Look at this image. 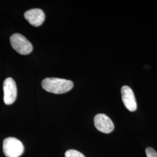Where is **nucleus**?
I'll return each instance as SVG.
<instances>
[{
    "mask_svg": "<svg viewBox=\"0 0 157 157\" xmlns=\"http://www.w3.org/2000/svg\"><path fill=\"white\" fill-rule=\"evenodd\" d=\"M96 129L104 133H110L114 129V124L112 120L104 113L96 115L94 119Z\"/></svg>",
    "mask_w": 157,
    "mask_h": 157,
    "instance_id": "nucleus-5",
    "label": "nucleus"
},
{
    "mask_svg": "<svg viewBox=\"0 0 157 157\" xmlns=\"http://www.w3.org/2000/svg\"><path fill=\"white\" fill-rule=\"evenodd\" d=\"M65 157H86L82 152L75 150H69L65 154Z\"/></svg>",
    "mask_w": 157,
    "mask_h": 157,
    "instance_id": "nucleus-8",
    "label": "nucleus"
},
{
    "mask_svg": "<svg viewBox=\"0 0 157 157\" xmlns=\"http://www.w3.org/2000/svg\"><path fill=\"white\" fill-rule=\"evenodd\" d=\"M10 42L13 48L21 55H28L33 51L32 43L21 34L12 35Z\"/></svg>",
    "mask_w": 157,
    "mask_h": 157,
    "instance_id": "nucleus-3",
    "label": "nucleus"
},
{
    "mask_svg": "<svg viewBox=\"0 0 157 157\" xmlns=\"http://www.w3.org/2000/svg\"><path fill=\"white\" fill-rule=\"evenodd\" d=\"M121 95L125 107L129 111H135L137 109V105L134 93L132 89L128 86H124L121 89Z\"/></svg>",
    "mask_w": 157,
    "mask_h": 157,
    "instance_id": "nucleus-6",
    "label": "nucleus"
},
{
    "mask_svg": "<svg viewBox=\"0 0 157 157\" xmlns=\"http://www.w3.org/2000/svg\"><path fill=\"white\" fill-rule=\"evenodd\" d=\"M25 18L32 25L36 27L41 26L45 20V13L39 8L31 9L25 13Z\"/></svg>",
    "mask_w": 157,
    "mask_h": 157,
    "instance_id": "nucleus-7",
    "label": "nucleus"
},
{
    "mask_svg": "<svg viewBox=\"0 0 157 157\" xmlns=\"http://www.w3.org/2000/svg\"><path fill=\"white\" fill-rule=\"evenodd\" d=\"M4 101L6 105L13 104L17 99V84L11 78H6L3 83Z\"/></svg>",
    "mask_w": 157,
    "mask_h": 157,
    "instance_id": "nucleus-4",
    "label": "nucleus"
},
{
    "mask_svg": "<svg viewBox=\"0 0 157 157\" xmlns=\"http://www.w3.org/2000/svg\"><path fill=\"white\" fill-rule=\"evenodd\" d=\"M146 153L147 157H157V152L151 147H147Z\"/></svg>",
    "mask_w": 157,
    "mask_h": 157,
    "instance_id": "nucleus-9",
    "label": "nucleus"
},
{
    "mask_svg": "<svg viewBox=\"0 0 157 157\" xmlns=\"http://www.w3.org/2000/svg\"><path fill=\"white\" fill-rule=\"evenodd\" d=\"M41 84L45 91L57 94L67 93L73 87L72 81L58 78H44Z\"/></svg>",
    "mask_w": 157,
    "mask_h": 157,
    "instance_id": "nucleus-1",
    "label": "nucleus"
},
{
    "mask_svg": "<svg viewBox=\"0 0 157 157\" xmlns=\"http://www.w3.org/2000/svg\"><path fill=\"white\" fill-rule=\"evenodd\" d=\"M3 151L6 157H20L24 152V146L17 138L7 137L3 141Z\"/></svg>",
    "mask_w": 157,
    "mask_h": 157,
    "instance_id": "nucleus-2",
    "label": "nucleus"
}]
</instances>
